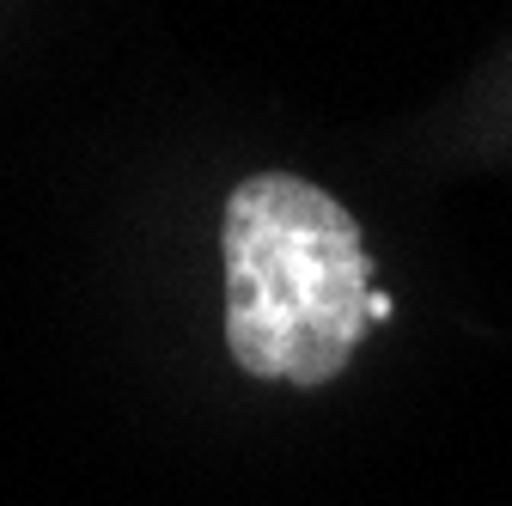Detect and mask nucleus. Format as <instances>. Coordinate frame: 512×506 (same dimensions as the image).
<instances>
[{"label":"nucleus","instance_id":"1","mask_svg":"<svg viewBox=\"0 0 512 506\" xmlns=\"http://www.w3.org/2000/svg\"><path fill=\"white\" fill-rule=\"evenodd\" d=\"M372 257L354 214L305 177H244L226 202V348L250 378L317 391L366 336Z\"/></svg>","mask_w":512,"mask_h":506}]
</instances>
